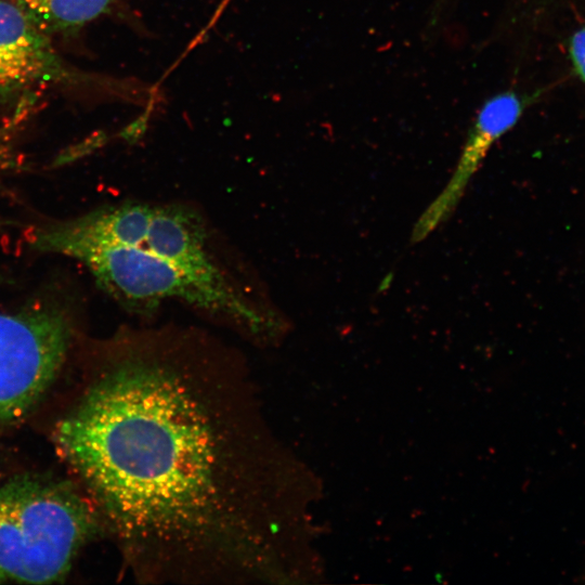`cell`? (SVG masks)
Wrapping results in <instances>:
<instances>
[{
    "instance_id": "cell-1",
    "label": "cell",
    "mask_w": 585,
    "mask_h": 585,
    "mask_svg": "<svg viewBox=\"0 0 585 585\" xmlns=\"http://www.w3.org/2000/svg\"><path fill=\"white\" fill-rule=\"evenodd\" d=\"M55 446L141 583L310 582L316 483L243 354L178 324L121 332Z\"/></svg>"
},
{
    "instance_id": "cell-2",
    "label": "cell",
    "mask_w": 585,
    "mask_h": 585,
    "mask_svg": "<svg viewBox=\"0 0 585 585\" xmlns=\"http://www.w3.org/2000/svg\"><path fill=\"white\" fill-rule=\"evenodd\" d=\"M32 247L84 264L121 308L148 321L169 303L258 347L291 329L250 264L193 204L131 199L35 233Z\"/></svg>"
},
{
    "instance_id": "cell-3",
    "label": "cell",
    "mask_w": 585,
    "mask_h": 585,
    "mask_svg": "<svg viewBox=\"0 0 585 585\" xmlns=\"http://www.w3.org/2000/svg\"><path fill=\"white\" fill-rule=\"evenodd\" d=\"M152 83L78 67L36 25L21 0H0V127L14 131L53 100L83 107H145Z\"/></svg>"
},
{
    "instance_id": "cell-4",
    "label": "cell",
    "mask_w": 585,
    "mask_h": 585,
    "mask_svg": "<svg viewBox=\"0 0 585 585\" xmlns=\"http://www.w3.org/2000/svg\"><path fill=\"white\" fill-rule=\"evenodd\" d=\"M100 517L61 484L16 480L0 487V581L43 584L69 571Z\"/></svg>"
},
{
    "instance_id": "cell-5",
    "label": "cell",
    "mask_w": 585,
    "mask_h": 585,
    "mask_svg": "<svg viewBox=\"0 0 585 585\" xmlns=\"http://www.w3.org/2000/svg\"><path fill=\"white\" fill-rule=\"evenodd\" d=\"M70 337L66 318L52 309L0 311V420L21 416L43 394Z\"/></svg>"
},
{
    "instance_id": "cell-6",
    "label": "cell",
    "mask_w": 585,
    "mask_h": 585,
    "mask_svg": "<svg viewBox=\"0 0 585 585\" xmlns=\"http://www.w3.org/2000/svg\"><path fill=\"white\" fill-rule=\"evenodd\" d=\"M523 108V99L512 91L498 93L483 103L448 182L417 219L411 234L413 244L427 238L452 214L491 146L517 123Z\"/></svg>"
},
{
    "instance_id": "cell-7",
    "label": "cell",
    "mask_w": 585,
    "mask_h": 585,
    "mask_svg": "<svg viewBox=\"0 0 585 585\" xmlns=\"http://www.w3.org/2000/svg\"><path fill=\"white\" fill-rule=\"evenodd\" d=\"M139 0H21L39 29L64 53L80 51L86 29L112 20L140 37L150 30L136 8Z\"/></svg>"
},
{
    "instance_id": "cell-8",
    "label": "cell",
    "mask_w": 585,
    "mask_h": 585,
    "mask_svg": "<svg viewBox=\"0 0 585 585\" xmlns=\"http://www.w3.org/2000/svg\"><path fill=\"white\" fill-rule=\"evenodd\" d=\"M14 130L0 127V172L17 170L23 164L22 155L12 140Z\"/></svg>"
},
{
    "instance_id": "cell-9",
    "label": "cell",
    "mask_w": 585,
    "mask_h": 585,
    "mask_svg": "<svg viewBox=\"0 0 585 585\" xmlns=\"http://www.w3.org/2000/svg\"><path fill=\"white\" fill-rule=\"evenodd\" d=\"M570 55L576 73L585 82V28L573 35L570 42Z\"/></svg>"
},
{
    "instance_id": "cell-10",
    "label": "cell",
    "mask_w": 585,
    "mask_h": 585,
    "mask_svg": "<svg viewBox=\"0 0 585 585\" xmlns=\"http://www.w3.org/2000/svg\"><path fill=\"white\" fill-rule=\"evenodd\" d=\"M154 114L155 113L150 109H143L138 118L132 120L120 131L118 136L128 142L136 141L145 133L148 121Z\"/></svg>"
},
{
    "instance_id": "cell-11",
    "label": "cell",
    "mask_w": 585,
    "mask_h": 585,
    "mask_svg": "<svg viewBox=\"0 0 585 585\" xmlns=\"http://www.w3.org/2000/svg\"><path fill=\"white\" fill-rule=\"evenodd\" d=\"M0 224H1V222H0Z\"/></svg>"
}]
</instances>
